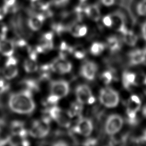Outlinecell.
I'll return each mask as SVG.
<instances>
[{"label":"cell","instance_id":"cell-10","mask_svg":"<svg viewBox=\"0 0 146 146\" xmlns=\"http://www.w3.org/2000/svg\"><path fill=\"white\" fill-rule=\"evenodd\" d=\"M50 68L57 73L66 74L71 71L72 65L71 63L65 58L60 57L55 60L50 64Z\"/></svg>","mask_w":146,"mask_h":146},{"label":"cell","instance_id":"cell-25","mask_svg":"<svg viewBox=\"0 0 146 146\" xmlns=\"http://www.w3.org/2000/svg\"><path fill=\"white\" fill-rule=\"evenodd\" d=\"M82 110V104L78 102V103H75L71 105L70 110L68 111V113L70 117H73L76 115L80 114Z\"/></svg>","mask_w":146,"mask_h":146},{"label":"cell","instance_id":"cell-5","mask_svg":"<svg viewBox=\"0 0 146 146\" xmlns=\"http://www.w3.org/2000/svg\"><path fill=\"white\" fill-rule=\"evenodd\" d=\"M50 116L59 125L63 127H68L71 124V117L66 112L56 106L52 107L48 111Z\"/></svg>","mask_w":146,"mask_h":146},{"label":"cell","instance_id":"cell-16","mask_svg":"<svg viewBox=\"0 0 146 146\" xmlns=\"http://www.w3.org/2000/svg\"><path fill=\"white\" fill-rule=\"evenodd\" d=\"M44 19L43 15L41 14H35L29 19L28 25L31 30L34 31L38 30L42 26Z\"/></svg>","mask_w":146,"mask_h":146},{"label":"cell","instance_id":"cell-4","mask_svg":"<svg viewBox=\"0 0 146 146\" xmlns=\"http://www.w3.org/2000/svg\"><path fill=\"white\" fill-rule=\"evenodd\" d=\"M49 119L44 118L40 120L35 121L30 130V134L33 137L42 138L46 136L49 132Z\"/></svg>","mask_w":146,"mask_h":146},{"label":"cell","instance_id":"cell-26","mask_svg":"<svg viewBox=\"0 0 146 146\" xmlns=\"http://www.w3.org/2000/svg\"><path fill=\"white\" fill-rule=\"evenodd\" d=\"M137 14L141 17H146V0H141L136 5Z\"/></svg>","mask_w":146,"mask_h":146},{"label":"cell","instance_id":"cell-33","mask_svg":"<svg viewBox=\"0 0 146 146\" xmlns=\"http://www.w3.org/2000/svg\"><path fill=\"white\" fill-rule=\"evenodd\" d=\"M68 0H52L53 3L58 6H61L66 4Z\"/></svg>","mask_w":146,"mask_h":146},{"label":"cell","instance_id":"cell-9","mask_svg":"<svg viewBox=\"0 0 146 146\" xmlns=\"http://www.w3.org/2000/svg\"><path fill=\"white\" fill-rule=\"evenodd\" d=\"M128 60L131 65L136 66L144 63L146 61V47L136 48L128 54Z\"/></svg>","mask_w":146,"mask_h":146},{"label":"cell","instance_id":"cell-36","mask_svg":"<svg viewBox=\"0 0 146 146\" xmlns=\"http://www.w3.org/2000/svg\"><path fill=\"white\" fill-rule=\"evenodd\" d=\"M142 114L146 118V104L142 108Z\"/></svg>","mask_w":146,"mask_h":146},{"label":"cell","instance_id":"cell-1","mask_svg":"<svg viewBox=\"0 0 146 146\" xmlns=\"http://www.w3.org/2000/svg\"><path fill=\"white\" fill-rule=\"evenodd\" d=\"M9 105L13 111L21 114L30 113L35 108V103L30 90L12 94L9 98Z\"/></svg>","mask_w":146,"mask_h":146},{"label":"cell","instance_id":"cell-15","mask_svg":"<svg viewBox=\"0 0 146 146\" xmlns=\"http://www.w3.org/2000/svg\"><path fill=\"white\" fill-rule=\"evenodd\" d=\"M122 83L124 87L129 90L137 84V76L135 73L131 71H125L122 76Z\"/></svg>","mask_w":146,"mask_h":146},{"label":"cell","instance_id":"cell-24","mask_svg":"<svg viewBox=\"0 0 146 146\" xmlns=\"http://www.w3.org/2000/svg\"><path fill=\"white\" fill-rule=\"evenodd\" d=\"M105 45L100 42H94L91 46L90 52L94 55H99L104 51Z\"/></svg>","mask_w":146,"mask_h":146},{"label":"cell","instance_id":"cell-37","mask_svg":"<svg viewBox=\"0 0 146 146\" xmlns=\"http://www.w3.org/2000/svg\"><path fill=\"white\" fill-rule=\"evenodd\" d=\"M143 84L146 87V75H145V76L144 77V78H143Z\"/></svg>","mask_w":146,"mask_h":146},{"label":"cell","instance_id":"cell-20","mask_svg":"<svg viewBox=\"0 0 146 146\" xmlns=\"http://www.w3.org/2000/svg\"><path fill=\"white\" fill-rule=\"evenodd\" d=\"M25 138L26 137L21 135L12 134L11 136L9 137L8 142L11 145H27L29 144V143Z\"/></svg>","mask_w":146,"mask_h":146},{"label":"cell","instance_id":"cell-19","mask_svg":"<svg viewBox=\"0 0 146 146\" xmlns=\"http://www.w3.org/2000/svg\"><path fill=\"white\" fill-rule=\"evenodd\" d=\"M107 46L111 51L116 52L121 48V42L117 37L111 36L107 39Z\"/></svg>","mask_w":146,"mask_h":146},{"label":"cell","instance_id":"cell-35","mask_svg":"<svg viewBox=\"0 0 146 146\" xmlns=\"http://www.w3.org/2000/svg\"><path fill=\"white\" fill-rule=\"evenodd\" d=\"M96 143V141L95 140H93V139H90V140H88L86 143H85L86 145H94Z\"/></svg>","mask_w":146,"mask_h":146},{"label":"cell","instance_id":"cell-6","mask_svg":"<svg viewBox=\"0 0 146 146\" xmlns=\"http://www.w3.org/2000/svg\"><path fill=\"white\" fill-rule=\"evenodd\" d=\"M141 106V101L139 96L135 94L131 95L127 102V119L135 120L137 119V112L140 111Z\"/></svg>","mask_w":146,"mask_h":146},{"label":"cell","instance_id":"cell-17","mask_svg":"<svg viewBox=\"0 0 146 146\" xmlns=\"http://www.w3.org/2000/svg\"><path fill=\"white\" fill-rule=\"evenodd\" d=\"M14 51V44L13 42L9 40L2 39L0 40V52L4 55L10 56Z\"/></svg>","mask_w":146,"mask_h":146},{"label":"cell","instance_id":"cell-30","mask_svg":"<svg viewBox=\"0 0 146 146\" xmlns=\"http://www.w3.org/2000/svg\"><path fill=\"white\" fill-rule=\"evenodd\" d=\"M100 1L102 5L107 7H110L113 6L116 2V0H100Z\"/></svg>","mask_w":146,"mask_h":146},{"label":"cell","instance_id":"cell-29","mask_svg":"<svg viewBox=\"0 0 146 146\" xmlns=\"http://www.w3.org/2000/svg\"><path fill=\"white\" fill-rule=\"evenodd\" d=\"M103 24L107 27H112L113 25V17L111 15H107L103 18Z\"/></svg>","mask_w":146,"mask_h":146},{"label":"cell","instance_id":"cell-11","mask_svg":"<svg viewBox=\"0 0 146 146\" xmlns=\"http://www.w3.org/2000/svg\"><path fill=\"white\" fill-rule=\"evenodd\" d=\"M74 131L83 136H89L93 129L92 121L87 118L80 119L73 128Z\"/></svg>","mask_w":146,"mask_h":146},{"label":"cell","instance_id":"cell-28","mask_svg":"<svg viewBox=\"0 0 146 146\" xmlns=\"http://www.w3.org/2000/svg\"><path fill=\"white\" fill-rule=\"evenodd\" d=\"M75 58L78 59H82L85 56V52L83 48L80 46L76 47L75 48H72V52Z\"/></svg>","mask_w":146,"mask_h":146},{"label":"cell","instance_id":"cell-12","mask_svg":"<svg viewBox=\"0 0 146 146\" xmlns=\"http://www.w3.org/2000/svg\"><path fill=\"white\" fill-rule=\"evenodd\" d=\"M17 61L15 58L11 56H9L3 70V74L6 79H11L17 75L18 69L17 67Z\"/></svg>","mask_w":146,"mask_h":146},{"label":"cell","instance_id":"cell-18","mask_svg":"<svg viewBox=\"0 0 146 146\" xmlns=\"http://www.w3.org/2000/svg\"><path fill=\"white\" fill-rule=\"evenodd\" d=\"M71 34L75 37H82L84 36L87 32V28L85 25H73L69 27Z\"/></svg>","mask_w":146,"mask_h":146},{"label":"cell","instance_id":"cell-32","mask_svg":"<svg viewBox=\"0 0 146 146\" xmlns=\"http://www.w3.org/2000/svg\"><path fill=\"white\" fill-rule=\"evenodd\" d=\"M141 36L143 39L146 43V21L143 23L141 26Z\"/></svg>","mask_w":146,"mask_h":146},{"label":"cell","instance_id":"cell-7","mask_svg":"<svg viewBox=\"0 0 146 146\" xmlns=\"http://www.w3.org/2000/svg\"><path fill=\"white\" fill-rule=\"evenodd\" d=\"M77 100L80 103L83 104L85 103L92 104L95 99L92 94V91L90 87L86 84L78 86L75 91Z\"/></svg>","mask_w":146,"mask_h":146},{"label":"cell","instance_id":"cell-21","mask_svg":"<svg viewBox=\"0 0 146 146\" xmlns=\"http://www.w3.org/2000/svg\"><path fill=\"white\" fill-rule=\"evenodd\" d=\"M84 12L87 16L92 21H98L100 18L99 9L95 6H91L86 8Z\"/></svg>","mask_w":146,"mask_h":146},{"label":"cell","instance_id":"cell-8","mask_svg":"<svg viewBox=\"0 0 146 146\" xmlns=\"http://www.w3.org/2000/svg\"><path fill=\"white\" fill-rule=\"evenodd\" d=\"M69 90V84L65 80L53 81L50 84L51 94L59 99L66 96L68 94Z\"/></svg>","mask_w":146,"mask_h":146},{"label":"cell","instance_id":"cell-13","mask_svg":"<svg viewBox=\"0 0 146 146\" xmlns=\"http://www.w3.org/2000/svg\"><path fill=\"white\" fill-rule=\"evenodd\" d=\"M97 70L98 67L94 62L87 61L82 65L80 72L84 78L91 80L95 78Z\"/></svg>","mask_w":146,"mask_h":146},{"label":"cell","instance_id":"cell-34","mask_svg":"<svg viewBox=\"0 0 146 146\" xmlns=\"http://www.w3.org/2000/svg\"><path fill=\"white\" fill-rule=\"evenodd\" d=\"M140 141L146 143V129L143 131L141 135L140 136Z\"/></svg>","mask_w":146,"mask_h":146},{"label":"cell","instance_id":"cell-2","mask_svg":"<svg viewBox=\"0 0 146 146\" xmlns=\"http://www.w3.org/2000/svg\"><path fill=\"white\" fill-rule=\"evenodd\" d=\"M99 99L100 103L108 108L116 107L119 103L118 92L111 87H105L100 91Z\"/></svg>","mask_w":146,"mask_h":146},{"label":"cell","instance_id":"cell-27","mask_svg":"<svg viewBox=\"0 0 146 146\" xmlns=\"http://www.w3.org/2000/svg\"><path fill=\"white\" fill-rule=\"evenodd\" d=\"M101 79L102 81L106 84L110 83L113 79V75L110 71H106L101 75Z\"/></svg>","mask_w":146,"mask_h":146},{"label":"cell","instance_id":"cell-3","mask_svg":"<svg viewBox=\"0 0 146 146\" xmlns=\"http://www.w3.org/2000/svg\"><path fill=\"white\" fill-rule=\"evenodd\" d=\"M123 117L117 114H112L108 116L105 124V131L108 135H114L120 131L123 125Z\"/></svg>","mask_w":146,"mask_h":146},{"label":"cell","instance_id":"cell-31","mask_svg":"<svg viewBox=\"0 0 146 146\" xmlns=\"http://www.w3.org/2000/svg\"><path fill=\"white\" fill-rule=\"evenodd\" d=\"M60 99L58 98V97L54 96V95H50L48 98H47V102L51 104H52V105H55L57 103V102L59 101Z\"/></svg>","mask_w":146,"mask_h":146},{"label":"cell","instance_id":"cell-38","mask_svg":"<svg viewBox=\"0 0 146 146\" xmlns=\"http://www.w3.org/2000/svg\"><path fill=\"white\" fill-rule=\"evenodd\" d=\"M88 0H78V1L79 2H80L81 3H85L86 2H87Z\"/></svg>","mask_w":146,"mask_h":146},{"label":"cell","instance_id":"cell-14","mask_svg":"<svg viewBox=\"0 0 146 146\" xmlns=\"http://www.w3.org/2000/svg\"><path fill=\"white\" fill-rule=\"evenodd\" d=\"M123 41L129 46H134L138 42L137 35L132 30L125 28L121 33Z\"/></svg>","mask_w":146,"mask_h":146},{"label":"cell","instance_id":"cell-23","mask_svg":"<svg viewBox=\"0 0 146 146\" xmlns=\"http://www.w3.org/2000/svg\"><path fill=\"white\" fill-rule=\"evenodd\" d=\"M23 67H24L25 70L27 72H35L38 68V66L36 62V59L30 58V57L29 59H27L26 60H25L23 64Z\"/></svg>","mask_w":146,"mask_h":146},{"label":"cell","instance_id":"cell-22","mask_svg":"<svg viewBox=\"0 0 146 146\" xmlns=\"http://www.w3.org/2000/svg\"><path fill=\"white\" fill-rule=\"evenodd\" d=\"M12 134H16L26 137L27 132L24 128L23 124L20 121H15L11 124V127Z\"/></svg>","mask_w":146,"mask_h":146}]
</instances>
